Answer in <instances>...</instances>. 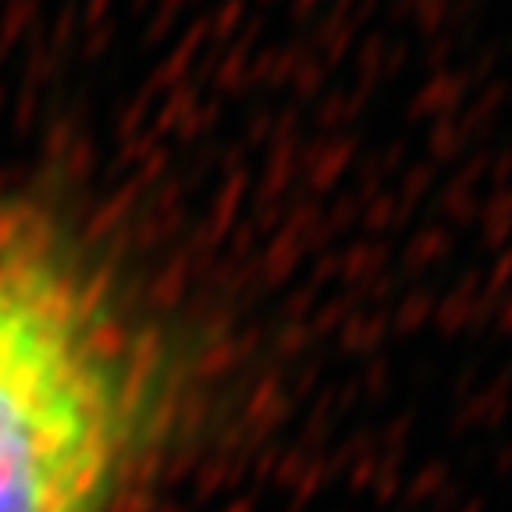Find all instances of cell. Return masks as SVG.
Returning a JSON list of instances; mask_svg holds the SVG:
<instances>
[{
    "instance_id": "6da1fadb",
    "label": "cell",
    "mask_w": 512,
    "mask_h": 512,
    "mask_svg": "<svg viewBox=\"0 0 512 512\" xmlns=\"http://www.w3.org/2000/svg\"><path fill=\"white\" fill-rule=\"evenodd\" d=\"M178 413L175 349L104 260L0 200V512H114Z\"/></svg>"
}]
</instances>
